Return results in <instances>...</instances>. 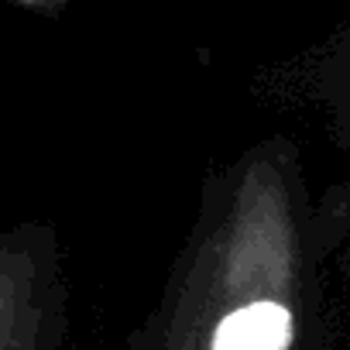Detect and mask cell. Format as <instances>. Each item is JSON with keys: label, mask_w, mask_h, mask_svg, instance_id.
<instances>
[{"label": "cell", "mask_w": 350, "mask_h": 350, "mask_svg": "<svg viewBox=\"0 0 350 350\" xmlns=\"http://www.w3.org/2000/svg\"><path fill=\"white\" fill-rule=\"evenodd\" d=\"M292 312L282 302L261 299L234 309L213 333L210 350H288Z\"/></svg>", "instance_id": "1"}]
</instances>
